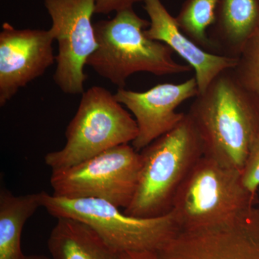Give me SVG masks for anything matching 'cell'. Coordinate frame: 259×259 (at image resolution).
I'll use <instances>...</instances> for the list:
<instances>
[{"label":"cell","mask_w":259,"mask_h":259,"mask_svg":"<svg viewBox=\"0 0 259 259\" xmlns=\"http://www.w3.org/2000/svg\"><path fill=\"white\" fill-rule=\"evenodd\" d=\"M187 114L202 141L204 156L241 171L259 136V102L232 70L218 75L199 94Z\"/></svg>","instance_id":"1"},{"label":"cell","mask_w":259,"mask_h":259,"mask_svg":"<svg viewBox=\"0 0 259 259\" xmlns=\"http://www.w3.org/2000/svg\"><path fill=\"white\" fill-rule=\"evenodd\" d=\"M149 25L133 8L94 23L98 47L87 66L118 88H125L128 77L138 72L167 76L190 71V66L174 59L168 46L146 36Z\"/></svg>","instance_id":"2"},{"label":"cell","mask_w":259,"mask_h":259,"mask_svg":"<svg viewBox=\"0 0 259 259\" xmlns=\"http://www.w3.org/2000/svg\"><path fill=\"white\" fill-rule=\"evenodd\" d=\"M140 153L139 183L132 202L124 212L144 218L168 214L181 186L204 155L198 132L185 113L178 125Z\"/></svg>","instance_id":"3"},{"label":"cell","mask_w":259,"mask_h":259,"mask_svg":"<svg viewBox=\"0 0 259 259\" xmlns=\"http://www.w3.org/2000/svg\"><path fill=\"white\" fill-rule=\"evenodd\" d=\"M138 135L137 122L115 95L102 87H92L82 93L66 127V144L47 153L44 160L52 171L65 169L115 146L132 144Z\"/></svg>","instance_id":"4"},{"label":"cell","mask_w":259,"mask_h":259,"mask_svg":"<svg viewBox=\"0 0 259 259\" xmlns=\"http://www.w3.org/2000/svg\"><path fill=\"white\" fill-rule=\"evenodd\" d=\"M42 207L56 218L85 223L119 253L157 251L180 228L173 212L156 218H138L121 212L107 201L68 199L40 192Z\"/></svg>","instance_id":"5"},{"label":"cell","mask_w":259,"mask_h":259,"mask_svg":"<svg viewBox=\"0 0 259 259\" xmlns=\"http://www.w3.org/2000/svg\"><path fill=\"white\" fill-rule=\"evenodd\" d=\"M256 201L241 171L203 155L181 186L171 212L180 231H190L225 222Z\"/></svg>","instance_id":"6"},{"label":"cell","mask_w":259,"mask_h":259,"mask_svg":"<svg viewBox=\"0 0 259 259\" xmlns=\"http://www.w3.org/2000/svg\"><path fill=\"white\" fill-rule=\"evenodd\" d=\"M141 168V153L132 145H120L69 168L53 171V194L102 199L126 209L136 193Z\"/></svg>","instance_id":"7"},{"label":"cell","mask_w":259,"mask_h":259,"mask_svg":"<svg viewBox=\"0 0 259 259\" xmlns=\"http://www.w3.org/2000/svg\"><path fill=\"white\" fill-rule=\"evenodd\" d=\"M44 2L52 20L49 30L59 48L54 82L67 95L82 94L88 78L85 66L98 47L92 22L95 13V0Z\"/></svg>","instance_id":"8"},{"label":"cell","mask_w":259,"mask_h":259,"mask_svg":"<svg viewBox=\"0 0 259 259\" xmlns=\"http://www.w3.org/2000/svg\"><path fill=\"white\" fill-rule=\"evenodd\" d=\"M158 259H259V209L253 206L213 226L180 231Z\"/></svg>","instance_id":"9"},{"label":"cell","mask_w":259,"mask_h":259,"mask_svg":"<svg viewBox=\"0 0 259 259\" xmlns=\"http://www.w3.org/2000/svg\"><path fill=\"white\" fill-rule=\"evenodd\" d=\"M49 30L18 29L5 23L0 32V106L56 61Z\"/></svg>","instance_id":"10"},{"label":"cell","mask_w":259,"mask_h":259,"mask_svg":"<svg viewBox=\"0 0 259 259\" xmlns=\"http://www.w3.org/2000/svg\"><path fill=\"white\" fill-rule=\"evenodd\" d=\"M198 95L195 77L180 83H159L145 92L118 88L114 94L137 122L139 135L132 146L139 152L178 125L185 113L177 112V109Z\"/></svg>","instance_id":"11"},{"label":"cell","mask_w":259,"mask_h":259,"mask_svg":"<svg viewBox=\"0 0 259 259\" xmlns=\"http://www.w3.org/2000/svg\"><path fill=\"white\" fill-rule=\"evenodd\" d=\"M144 3L150 18L149 27L145 30L146 36L166 44L188 63L194 70L199 94L204 93L218 75L235 67L238 58L204 50L184 33L161 0H145Z\"/></svg>","instance_id":"12"},{"label":"cell","mask_w":259,"mask_h":259,"mask_svg":"<svg viewBox=\"0 0 259 259\" xmlns=\"http://www.w3.org/2000/svg\"><path fill=\"white\" fill-rule=\"evenodd\" d=\"M258 29V0H220L208 35L215 54L238 58Z\"/></svg>","instance_id":"13"},{"label":"cell","mask_w":259,"mask_h":259,"mask_svg":"<svg viewBox=\"0 0 259 259\" xmlns=\"http://www.w3.org/2000/svg\"><path fill=\"white\" fill-rule=\"evenodd\" d=\"M48 248L54 259H120L93 228L72 218H57Z\"/></svg>","instance_id":"14"},{"label":"cell","mask_w":259,"mask_h":259,"mask_svg":"<svg viewBox=\"0 0 259 259\" xmlns=\"http://www.w3.org/2000/svg\"><path fill=\"white\" fill-rule=\"evenodd\" d=\"M42 207L39 193L15 195L2 186L0 190V259H26L21 248L23 227Z\"/></svg>","instance_id":"15"},{"label":"cell","mask_w":259,"mask_h":259,"mask_svg":"<svg viewBox=\"0 0 259 259\" xmlns=\"http://www.w3.org/2000/svg\"><path fill=\"white\" fill-rule=\"evenodd\" d=\"M219 1L185 0L175 17L181 30L199 47L209 52L214 53L208 30L214 23Z\"/></svg>","instance_id":"16"},{"label":"cell","mask_w":259,"mask_h":259,"mask_svg":"<svg viewBox=\"0 0 259 259\" xmlns=\"http://www.w3.org/2000/svg\"><path fill=\"white\" fill-rule=\"evenodd\" d=\"M231 70L237 81L259 102V29L246 42Z\"/></svg>","instance_id":"17"},{"label":"cell","mask_w":259,"mask_h":259,"mask_svg":"<svg viewBox=\"0 0 259 259\" xmlns=\"http://www.w3.org/2000/svg\"><path fill=\"white\" fill-rule=\"evenodd\" d=\"M242 181L247 190L257 194L259 190V136L250 149L241 171Z\"/></svg>","instance_id":"18"},{"label":"cell","mask_w":259,"mask_h":259,"mask_svg":"<svg viewBox=\"0 0 259 259\" xmlns=\"http://www.w3.org/2000/svg\"><path fill=\"white\" fill-rule=\"evenodd\" d=\"M145 0H95V14L107 15L112 12L132 8L134 4Z\"/></svg>","instance_id":"19"},{"label":"cell","mask_w":259,"mask_h":259,"mask_svg":"<svg viewBox=\"0 0 259 259\" xmlns=\"http://www.w3.org/2000/svg\"><path fill=\"white\" fill-rule=\"evenodd\" d=\"M120 259H158L156 251H129L120 253Z\"/></svg>","instance_id":"20"},{"label":"cell","mask_w":259,"mask_h":259,"mask_svg":"<svg viewBox=\"0 0 259 259\" xmlns=\"http://www.w3.org/2000/svg\"><path fill=\"white\" fill-rule=\"evenodd\" d=\"M26 259H49L45 255H27Z\"/></svg>","instance_id":"21"},{"label":"cell","mask_w":259,"mask_h":259,"mask_svg":"<svg viewBox=\"0 0 259 259\" xmlns=\"http://www.w3.org/2000/svg\"><path fill=\"white\" fill-rule=\"evenodd\" d=\"M258 2H259V0H258Z\"/></svg>","instance_id":"22"}]
</instances>
